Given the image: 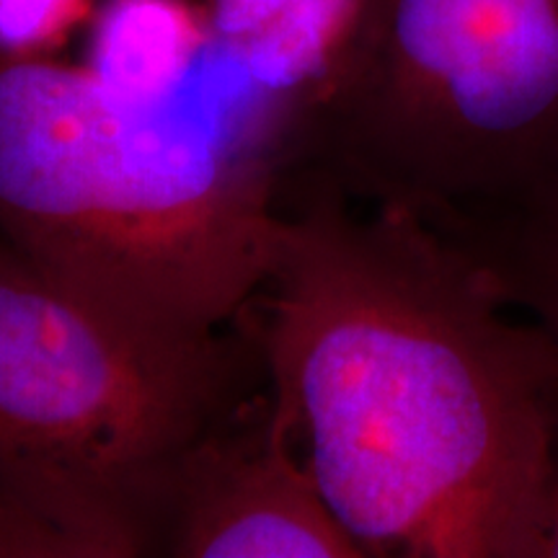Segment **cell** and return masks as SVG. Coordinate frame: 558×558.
<instances>
[{
    "label": "cell",
    "mask_w": 558,
    "mask_h": 558,
    "mask_svg": "<svg viewBox=\"0 0 558 558\" xmlns=\"http://www.w3.org/2000/svg\"><path fill=\"white\" fill-rule=\"evenodd\" d=\"M288 197L251 331L331 512L365 556L543 558L554 339L414 215Z\"/></svg>",
    "instance_id": "6da1fadb"
},
{
    "label": "cell",
    "mask_w": 558,
    "mask_h": 558,
    "mask_svg": "<svg viewBox=\"0 0 558 558\" xmlns=\"http://www.w3.org/2000/svg\"><path fill=\"white\" fill-rule=\"evenodd\" d=\"M277 104L246 75L220 111L122 107L86 68L0 58V239L153 329L248 313L282 239Z\"/></svg>",
    "instance_id": "7a4b0ae2"
},
{
    "label": "cell",
    "mask_w": 558,
    "mask_h": 558,
    "mask_svg": "<svg viewBox=\"0 0 558 558\" xmlns=\"http://www.w3.org/2000/svg\"><path fill=\"white\" fill-rule=\"evenodd\" d=\"M277 163L435 230L558 207V0H354Z\"/></svg>",
    "instance_id": "3957f363"
},
{
    "label": "cell",
    "mask_w": 558,
    "mask_h": 558,
    "mask_svg": "<svg viewBox=\"0 0 558 558\" xmlns=\"http://www.w3.org/2000/svg\"><path fill=\"white\" fill-rule=\"evenodd\" d=\"M264 380L254 331L137 324L0 239V465L78 558L156 556L184 458Z\"/></svg>",
    "instance_id": "277c9868"
},
{
    "label": "cell",
    "mask_w": 558,
    "mask_h": 558,
    "mask_svg": "<svg viewBox=\"0 0 558 558\" xmlns=\"http://www.w3.org/2000/svg\"><path fill=\"white\" fill-rule=\"evenodd\" d=\"M169 558H367L259 393L184 458L160 525Z\"/></svg>",
    "instance_id": "5b68a950"
},
{
    "label": "cell",
    "mask_w": 558,
    "mask_h": 558,
    "mask_svg": "<svg viewBox=\"0 0 558 558\" xmlns=\"http://www.w3.org/2000/svg\"><path fill=\"white\" fill-rule=\"evenodd\" d=\"M88 26L83 68L111 99L137 111L177 101L213 47L207 9L192 0H101Z\"/></svg>",
    "instance_id": "8992f818"
},
{
    "label": "cell",
    "mask_w": 558,
    "mask_h": 558,
    "mask_svg": "<svg viewBox=\"0 0 558 558\" xmlns=\"http://www.w3.org/2000/svg\"><path fill=\"white\" fill-rule=\"evenodd\" d=\"M215 47L269 99L292 107L329 70L354 0H209Z\"/></svg>",
    "instance_id": "52a82bcc"
},
{
    "label": "cell",
    "mask_w": 558,
    "mask_h": 558,
    "mask_svg": "<svg viewBox=\"0 0 558 558\" xmlns=\"http://www.w3.org/2000/svg\"><path fill=\"white\" fill-rule=\"evenodd\" d=\"M476 256L507 303L558 347V207L439 230Z\"/></svg>",
    "instance_id": "ba28073f"
},
{
    "label": "cell",
    "mask_w": 558,
    "mask_h": 558,
    "mask_svg": "<svg viewBox=\"0 0 558 558\" xmlns=\"http://www.w3.org/2000/svg\"><path fill=\"white\" fill-rule=\"evenodd\" d=\"M94 0H0V58H54Z\"/></svg>",
    "instance_id": "9c48e42d"
},
{
    "label": "cell",
    "mask_w": 558,
    "mask_h": 558,
    "mask_svg": "<svg viewBox=\"0 0 558 558\" xmlns=\"http://www.w3.org/2000/svg\"><path fill=\"white\" fill-rule=\"evenodd\" d=\"M0 558H78L73 543L29 505L3 465H0Z\"/></svg>",
    "instance_id": "30bf717a"
},
{
    "label": "cell",
    "mask_w": 558,
    "mask_h": 558,
    "mask_svg": "<svg viewBox=\"0 0 558 558\" xmlns=\"http://www.w3.org/2000/svg\"><path fill=\"white\" fill-rule=\"evenodd\" d=\"M543 558H558V445H556L554 481H550L548 522H546V541H543Z\"/></svg>",
    "instance_id": "8fae6325"
}]
</instances>
